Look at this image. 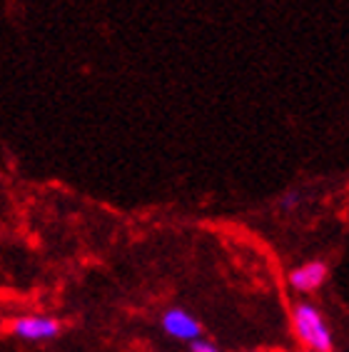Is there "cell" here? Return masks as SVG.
<instances>
[{
	"mask_svg": "<svg viewBox=\"0 0 349 352\" xmlns=\"http://www.w3.org/2000/svg\"><path fill=\"white\" fill-rule=\"evenodd\" d=\"M292 327L297 340L309 352H335V338L327 318L315 302H297L292 310Z\"/></svg>",
	"mask_w": 349,
	"mask_h": 352,
	"instance_id": "cell-1",
	"label": "cell"
},
{
	"mask_svg": "<svg viewBox=\"0 0 349 352\" xmlns=\"http://www.w3.org/2000/svg\"><path fill=\"white\" fill-rule=\"evenodd\" d=\"M10 332L27 342H47L63 332V322L53 315H21L10 322Z\"/></svg>",
	"mask_w": 349,
	"mask_h": 352,
	"instance_id": "cell-2",
	"label": "cell"
},
{
	"mask_svg": "<svg viewBox=\"0 0 349 352\" xmlns=\"http://www.w3.org/2000/svg\"><path fill=\"white\" fill-rule=\"evenodd\" d=\"M160 327L162 332L172 340H180V342H192V340L202 338V322L185 307H168V310L160 315Z\"/></svg>",
	"mask_w": 349,
	"mask_h": 352,
	"instance_id": "cell-3",
	"label": "cell"
},
{
	"mask_svg": "<svg viewBox=\"0 0 349 352\" xmlns=\"http://www.w3.org/2000/svg\"><path fill=\"white\" fill-rule=\"evenodd\" d=\"M327 275H329V267L324 260H309V263L300 265L295 270L289 272V287L297 292H302V295H312L327 283Z\"/></svg>",
	"mask_w": 349,
	"mask_h": 352,
	"instance_id": "cell-4",
	"label": "cell"
},
{
	"mask_svg": "<svg viewBox=\"0 0 349 352\" xmlns=\"http://www.w3.org/2000/svg\"><path fill=\"white\" fill-rule=\"evenodd\" d=\"M190 352H222V347L207 338H197L190 342Z\"/></svg>",
	"mask_w": 349,
	"mask_h": 352,
	"instance_id": "cell-5",
	"label": "cell"
},
{
	"mask_svg": "<svg viewBox=\"0 0 349 352\" xmlns=\"http://www.w3.org/2000/svg\"><path fill=\"white\" fill-rule=\"evenodd\" d=\"M300 203H302V195H300L297 190H289L287 195H284L282 200H280V205H282L284 210H295V208H297Z\"/></svg>",
	"mask_w": 349,
	"mask_h": 352,
	"instance_id": "cell-6",
	"label": "cell"
},
{
	"mask_svg": "<svg viewBox=\"0 0 349 352\" xmlns=\"http://www.w3.org/2000/svg\"><path fill=\"white\" fill-rule=\"evenodd\" d=\"M307 352H309V350H307Z\"/></svg>",
	"mask_w": 349,
	"mask_h": 352,
	"instance_id": "cell-7",
	"label": "cell"
}]
</instances>
